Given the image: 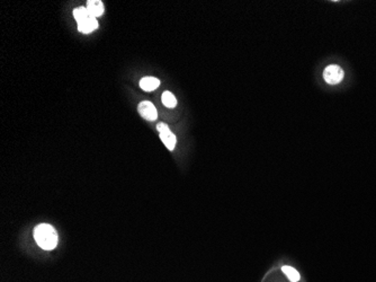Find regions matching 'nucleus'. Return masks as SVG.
Segmentation results:
<instances>
[{
    "label": "nucleus",
    "mask_w": 376,
    "mask_h": 282,
    "mask_svg": "<svg viewBox=\"0 0 376 282\" xmlns=\"http://www.w3.org/2000/svg\"><path fill=\"white\" fill-rule=\"evenodd\" d=\"M34 238L38 245L45 251H51L57 245V234L49 223H41L36 227L34 229Z\"/></svg>",
    "instance_id": "obj_1"
},
{
    "label": "nucleus",
    "mask_w": 376,
    "mask_h": 282,
    "mask_svg": "<svg viewBox=\"0 0 376 282\" xmlns=\"http://www.w3.org/2000/svg\"><path fill=\"white\" fill-rule=\"evenodd\" d=\"M324 78L327 84L338 85L345 78V71H343V69L340 66L330 65L325 69Z\"/></svg>",
    "instance_id": "obj_2"
},
{
    "label": "nucleus",
    "mask_w": 376,
    "mask_h": 282,
    "mask_svg": "<svg viewBox=\"0 0 376 282\" xmlns=\"http://www.w3.org/2000/svg\"><path fill=\"white\" fill-rule=\"evenodd\" d=\"M157 129L159 131V135L162 142L165 143V146L169 149V150H173L175 146H176V136L169 129V126L166 123H158Z\"/></svg>",
    "instance_id": "obj_3"
},
{
    "label": "nucleus",
    "mask_w": 376,
    "mask_h": 282,
    "mask_svg": "<svg viewBox=\"0 0 376 282\" xmlns=\"http://www.w3.org/2000/svg\"><path fill=\"white\" fill-rule=\"evenodd\" d=\"M137 112L139 114L142 116L143 119H146L148 121H155L158 118V112L151 102H148V100H144V102H141L137 106Z\"/></svg>",
    "instance_id": "obj_4"
},
{
    "label": "nucleus",
    "mask_w": 376,
    "mask_h": 282,
    "mask_svg": "<svg viewBox=\"0 0 376 282\" xmlns=\"http://www.w3.org/2000/svg\"><path fill=\"white\" fill-rule=\"evenodd\" d=\"M96 29H98V22L97 18L93 17V16H89L86 19H83L81 22L78 23V30L84 34L92 33V32Z\"/></svg>",
    "instance_id": "obj_5"
},
{
    "label": "nucleus",
    "mask_w": 376,
    "mask_h": 282,
    "mask_svg": "<svg viewBox=\"0 0 376 282\" xmlns=\"http://www.w3.org/2000/svg\"><path fill=\"white\" fill-rule=\"evenodd\" d=\"M87 9L89 15L97 18L104 13V5L100 0H89L87 3Z\"/></svg>",
    "instance_id": "obj_6"
},
{
    "label": "nucleus",
    "mask_w": 376,
    "mask_h": 282,
    "mask_svg": "<svg viewBox=\"0 0 376 282\" xmlns=\"http://www.w3.org/2000/svg\"><path fill=\"white\" fill-rule=\"evenodd\" d=\"M159 85H160V81L155 77H144L140 82V87L146 92H152L159 87Z\"/></svg>",
    "instance_id": "obj_7"
},
{
    "label": "nucleus",
    "mask_w": 376,
    "mask_h": 282,
    "mask_svg": "<svg viewBox=\"0 0 376 282\" xmlns=\"http://www.w3.org/2000/svg\"><path fill=\"white\" fill-rule=\"evenodd\" d=\"M161 99H162L163 105L167 106V108H169V109H172L177 105V99H176V97L173 96V94L170 93V92L163 93Z\"/></svg>",
    "instance_id": "obj_8"
},
{
    "label": "nucleus",
    "mask_w": 376,
    "mask_h": 282,
    "mask_svg": "<svg viewBox=\"0 0 376 282\" xmlns=\"http://www.w3.org/2000/svg\"><path fill=\"white\" fill-rule=\"evenodd\" d=\"M282 270H283L284 274H285L286 276H287L290 281H292V282H298V281L300 280V274H299L298 271H296L294 268H292V267H287V265H286V267H283V269H282Z\"/></svg>",
    "instance_id": "obj_9"
},
{
    "label": "nucleus",
    "mask_w": 376,
    "mask_h": 282,
    "mask_svg": "<svg viewBox=\"0 0 376 282\" xmlns=\"http://www.w3.org/2000/svg\"><path fill=\"white\" fill-rule=\"evenodd\" d=\"M89 13H88V9L86 7H79V8H76L75 10H73V17L76 18L77 22H81V20L86 19L87 17H89Z\"/></svg>",
    "instance_id": "obj_10"
}]
</instances>
